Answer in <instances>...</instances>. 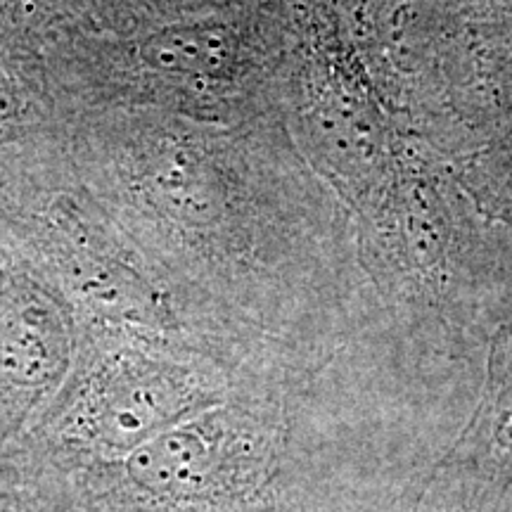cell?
<instances>
[{"label":"cell","mask_w":512,"mask_h":512,"mask_svg":"<svg viewBox=\"0 0 512 512\" xmlns=\"http://www.w3.org/2000/svg\"><path fill=\"white\" fill-rule=\"evenodd\" d=\"M285 434L271 418L221 408L178 422L128 456L81 470L110 512H280Z\"/></svg>","instance_id":"cell-1"},{"label":"cell","mask_w":512,"mask_h":512,"mask_svg":"<svg viewBox=\"0 0 512 512\" xmlns=\"http://www.w3.org/2000/svg\"><path fill=\"white\" fill-rule=\"evenodd\" d=\"M211 389L188 368L145 356L110 361L53 422L50 444L72 472L112 463L204 413Z\"/></svg>","instance_id":"cell-2"},{"label":"cell","mask_w":512,"mask_h":512,"mask_svg":"<svg viewBox=\"0 0 512 512\" xmlns=\"http://www.w3.org/2000/svg\"><path fill=\"white\" fill-rule=\"evenodd\" d=\"M143 57L166 72H216L230 57V38L219 27H174L147 38Z\"/></svg>","instance_id":"cell-3"},{"label":"cell","mask_w":512,"mask_h":512,"mask_svg":"<svg viewBox=\"0 0 512 512\" xmlns=\"http://www.w3.org/2000/svg\"><path fill=\"white\" fill-rule=\"evenodd\" d=\"M150 188L157 192L171 209L192 211L197 204V183L190 162L176 157L159 159L155 169H150Z\"/></svg>","instance_id":"cell-4"},{"label":"cell","mask_w":512,"mask_h":512,"mask_svg":"<svg viewBox=\"0 0 512 512\" xmlns=\"http://www.w3.org/2000/svg\"><path fill=\"white\" fill-rule=\"evenodd\" d=\"M0 512H29V508H27V503H24L17 494H10V491H0Z\"/></svg>","instance_id":"cell-5"}]
</instances>
